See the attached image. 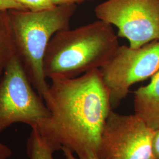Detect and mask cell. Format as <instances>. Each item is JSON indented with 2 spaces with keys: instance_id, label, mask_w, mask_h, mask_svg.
<instances>
[{
  "instance_id": "7",
  "label": "cell",
  "mask_w": 159,
  "mask_h": 159,
  "mask_svg": "<svg viewBox=\"0 0 159 159\" xmlns=\"http://www.w3.org/2000/svg\"><path fill=\"white\" fill-rule=\"evenodd\" d=\"M154 130L139 116L111 110L102 129L99 159H154Z\"/></svg>"
},
{
  "instance_id": "11",
  "label": "cell",
  "mask_w": 159,
  "mask_h": 159,
  "mask_svg": "<svg viewBox=\"0 0 159 159\" xmlns=\"http://www.w3.org/2000/svg\"><path fill=\"white\" fill-rule=\"evenodd\" d=\"M21 4L29 11H39L48 10L55 6L51 0H13Z\"/></svg>"
},
{
  "instance_id": "3",
  "label": "cell",
  "mask_w": 159,
  "mask_h": 159,
  "mask_svg": "<svg viewBox=\"0 0 159 159\" xmlns=\"http://www.w3.org/2000/svg\"><path fill=\"white\" fill-rule=\"evenodd\" d=\"M75 4L61 5L39 11L10 10L8 14L16 54L34 89L43 98L50 85L46 81L43 61L52 36L70 29Z\"/></svg>"
},
{
  "instance_id": "12",
  "label": "cell",
  "mask_w": 159,
  "mask_h": 159,
  "mask_svg": "<svg viewBox=\"0 0 159 159\" xmlns=\"http://www.w3.org/2000/svg\"><path fill=\"white\" fill-rule=\"evenodd\" d=\"M28 10L21 4L13 0H0V10Z\"/></svg>"
},
{
  "instance_id": "15",
  "label": "cell",
  "mask_w": 159,
  "mask_h": 159,
  "mask_svg": "<svg viewBox=\"0 0 159 159\" xmlns=\"http://www.w3.org/2000/svg\"><path fill=\"white\" fill-rule=\"evenodd\" d=\"M87 1L92 0H51V2L54 6H61V5H71L80 4Z\"/></svg>"
},
{
  "instance_id": "13",
  "label": "cell",
  "mask_w": 159,
  "mask_h": 159,
  "mask_svg": "<svg viewBox=\"0 0 159 159\" xmlns=\"http://www.w3.org/2000/svg\"><path fill=\"white\" fill-rule=\"evenodd\" d=\"M154 159H159V128L154 130L153 139Z\"/></svg>"
},
{
  "instance_id": "9",
  "label": "cell",
  "mask_w": 159,
  "mask_h": 159,
  "mask_svg": "<svg viewBox=\"0 0 159 159\" xmlns=\"http://www.w3.org/2000/svg\"><path fill=\"white\" fill-rule=\"evenodd\" d=\"M16 54L8 10H0V79Z\"/></svg>"
},
{
  "instance_id": "8",
  "label": "cell",
  "mask_w": 159,
  "mask_h": 159,
  "mask_svg": "<svg viewBox=\"0 0 159 159\" xmlns=\"http://www.w3.org/2000/svg\"><path fill=\"white\" fill-rule=\"evenodd\" d=\"M135 113L153 130L159 128V70L149 84L134 91Z\"/></svg>"
},
{
  "instance_id": "16",
  "label": "cell",
  "mask_w": 159,
  "mask_h": 159,
  "mask_svg": "<svg viewBox=\"0 0 159 159\" xmlns=\"http://www.w3.org/2000/svg\"><path fill=\"white\" fill-rule=\"evenodd\" d=\"M61 150H63L64 156V159H81L79 157L77 158L74 156L73 153L70 151L68 148H61ZM88 159H99L97 157H92Z\"/></svg>"
},
{
  "instance_id": "5",
  "label": "cell",
  "mask_w": 159,
  "mask_h": 159,
  "mask_svg": "<svg viewBox=\"0 0 159 159\" xmlns=\"http://www.w3.org/2000/svg\"><path fill=\"white\" fill-rule=\"evenodd\" d=\"M159 70V40L140 48L120 45L100 71L112 108L127 96L131 85L152 77Z\"/></svg>"
},
{
  "instance_id": "10",
  "label": "cell",
  "mask_w": 159,
  "mask_h": 159,
  "mask_svg": "<svg viewBox=\"0 0 159 159\" xmlns=\"http://www.w3.org/2000/svg\"><path fill=\"white\" fill-rule=\"evenodd\" d=\"M27 147L30 159H54L55 151L36 129H32Z\"/></svg>"
},
{
  "instance_id": "1",
  "label": "cell",
  "mask_w": 159,
  "mask_h": 159,
  "mask_svg": "<svg viewBox=\"0 0 159 159\" xmlns=\"http://www.w3.org/2000/svg\"><path fill=\"white\" fill-rule=\"evenodd\" d=\"M43 96L50 116L36 129L56 152L97 157L102 129L112 110L100 69L79 77L52 80Z\"/></svg>"
},
{
  "instance_id": "14",
  "label": "cell",
  "mask_w": 159,
  "mask_h": 159,
  "mask_svg": "<svg viewBox=\"0 0 159 159\" xmlns=\"http://www.w3.org/2000/svg\"><path fill=\"white\" fill-rule=\"evenodd\" d=\"M11 155L12 151L10 148L0 142V159H9Z\"/></svg>"
},
{
  "instance_id": "2",
  "label": "cell",
  "mask_w": 159,
  "mask_h": 159,
  "mask_svg": "<svg viewBox=\"0 0 159 159\" xmlns=\"http://www.w3.org/2000/svg\"><path fill=\"white\" fill-rule=\"evenodd\" d=\"M120 46L112 25L101 20L54 34L46 50L43 71L51 80L72 79L107 63Z\"/></svg>"
},
{
  "instance_id": "6",
  "label": "cell",
  "mask_w": 159,
  "mask_h": 159,
  "mask_svg": "<svg viewBox=\"0 0 159 159\" xmlns=\"http://www.w3.org/2000/svg\"><path fill=\"white\" fill-rule=\"evenodd\" d=\"M98 20L118 30L133 48L159 40V0H106L97 5Z\"/></svg>"
},
{
  "instance_id": "4",
  "label": "cell",
  "mask_w": 159,
  "mask_h": 159,
  "mask_svg": "<svg viewBox=\"0 0 159 159\" xmlns=\"http://www.w3.org/2000/svg\"><path fill=\"white\" fill-rule=\"evenodd\" d=\"M17 54L0 79V132L16 123L37 129L50 113L36 93Z\"/></svg>"
}]
</instances>
